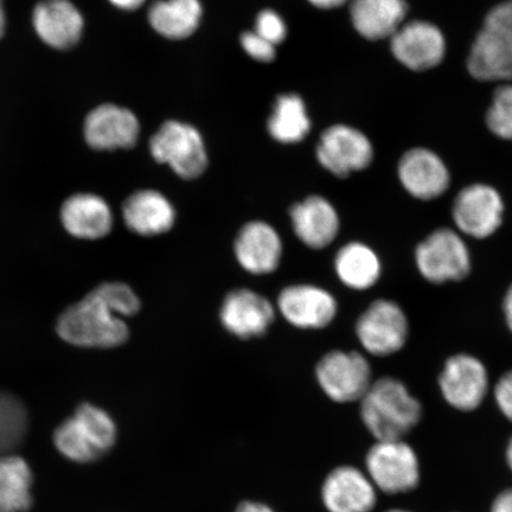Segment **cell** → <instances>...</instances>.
Wrapping results in <instances>:
<instances>
[{
  "label": "cell",
  "mask_w": 512,
  "mask_h": 512,
  "mask_svg": "<svg viewBox=\"0 0 512 512\" xmlns=\"http://www.w3.org/2000/svg\"><path fill=\"white\" fill-rule=\"evenodd\" d=\"M142 300L130 285L112 281L95 287L57 319L56 332L64 342L88 349H113L130 339L126 319L137 316Z\"/></svg>",
  "instance_id": "obj_1"
},
{
  "label": "cell",
  "mask_w": 512,
  "mask_h": 512,
  "mask_svg": "<svg viewBox=\"0 0 512 512\" xmlns=\"http://www.w3.org/2000/svg\"><path fill=\"white\" fill-rule=\"evenodd\" d=\"M364 427L375 440L405 439L420 424L424 408L401 380H374L360 402Z\"/></svg>",
  "instance_id": "obj_2"
},
{
  "label": "cell",
  "mask_w": 512,
  "mask_h": 512,
  "mask_svg": "<svg viewBox=\"0 0 512 512\" xmlns=\"http://www.w3.org/2000/svg\"><path fill=\"white\" fill-rule=\"evenodd\" d=\"M115 440L117 426L112 416L91 403H82L54 433L57 450L76 463H91L104 457Z\"/></svg>",
  "instance_id": "obj_3"
},
{
  "label": "cell",
  "mask_w": 512,
  "mask_h": 512,
  "mask_svg": "<svg viewBox=\"0 0 512 512\" xmlns=\"http://www.w3.org/2000/svg\"><path fill=\"white\" fill-rule=\"evenodd\" d=\"M317 386L338 405L360 402L374 382L373 367L363 351L332 349L315 367Z\"/></svg>",
  "instance_id": "obj_4"
},
{
  "label": "cell",
  "mask_w": 512,
  "mask_h": 512,
  "mask_svg": "<svg viewBox=\"0 0 512 512\" xmlns=\"http://www.w3.org/2000/svg\"><path fill=\"white\" fill-rule=\"evenodd\" d=\"M416 270L428 283H458L469 277L472 258L464 236L456 229L439 228L415 248Z\"/></svg>",
  "instance_id": "obj_5"
},
{
  "label": "cell",
  "mask_w": 512,
  "mask_h": 512,
  "mask_svg": "<svg viewBox=\"0 0 512 512\" xmlns=\"http://www.w3.org/2000/svg\"><path fill=\"white\" fill-rule=\"evenodd\" d=\"M366 469L377 491L386 495L411 494L421 482L418 453L405 439L375 440L367 453Z\"/></svg>",
  "instance_id": "obj_6"
},
{
  "label": "cell",
  "mask_w": 512,
  "mask_h": 512,
  "mask_svg": "<svg viewBox=\"0 0 512 512\" xmlns=\"http://www.w3.org/2000/svg\"><path fill=\"white\" fill-rule=\"evenodd\" d=\"M355 336L367 356L388 357L406 347L409 320L405 310L392 299L371 302L357 317Z\"/></svg>",
  "instance_id": "obj_7"
},
{
  "label": "cell",
  "mask_w": 512,
  "mask_h": 512,
  "mask_svg": "<svg viewBox=\"0 0 512 512\" xmlns=\"http://www.w3.org/2000/svg\"><path fill=\"white\" fill-rule=\"evenodd\" d=\"M274 304L278 317L299 331L328 329L339 315V302L335 293L315 283L284 286Z\"/></svg>",
  "instance_id": "obj_8"
},
{
  "label": "cell",
  "mask_w": 512,
  "mask_h": 512,
  "mask_svg": "<svg viewBox=\"0 0 512 512\" xmlns=\"http://www.w3.org/2000/svg\"><path fill=\"white\" fill-rule=\"evenodd\" d=\"M221 328L239 341L265 337L278 318L273 300L253 288L235 287L224 294L217 312Z\"/></svg>",
  "instance_id": "obj_9"
},
{
  "label": "cell",
  "mask_w": 512,
  "mask_h": 512,
  "mask_svg": "<svg viewBox=\"0 0 512 512\" xmlns=\"http://www.w3.org/2000/svg\"><path fill=\"white\" fill-rule=\"evenodd\" d=\"M156 162L169 165L178 177L196 179L207 170L208 156L203 138L191 125L166 121L150 140Z\"/></svg>",
  "instance_id": "obj_10"
},
{
  "label": "cell",
  "mask_w": 512,
  "mask_h": 512,
  "mask_svg": "<svg viewBox=\"0 0 512 512\" xmlns=\"http://www.w3.org/2000/svg\"><path fill=\"white\" fill-rule=\"evenodd\" d=\"M504 200L489 184L467 185L458 192L452 206V219L457 232L467 238L485 240L501 229Z\"/></svg>",
  "instance_id": "obj_11"
},
{
  "label": "cell",
  "mask_w": 512,
  "mask_h": 512,
  "mask_svg": "<svg viewBox=\"0 0 512 512\" xmlns=\"http://www.w3.org/2000/svg\"><path fill=\"white\" fill-rule=\"evenodd\" d=\"M234 260L252 277H270L283 265L285 242L279 230L264 220L248 221L236 233L232 246Z\"/></svg>",
  "instance_id": "obj_12"
},
{
  "label": "cell",
  "mask_w": 512,
  "mask_h": 512,
  "mask_svg": "<svg viewBox=\"0 0 512 512\" xmlns=\"http://www.w3.org/2000/svg\"><path fill=\"white\" fill-rule=\"evenodd\" d=\"M438 384L448 406L463 413L475 412L489 394V371L475 355L460 352L447 358Z\"/></svg>",
  "instance_id": "obj_13"
},
{
  "label": "cell",
  "mask_w": 512,
  "mask_h": 512,
  "mask_svg": "<svg viewBox=\"0 0 512 512\" xmlns=\"http://www.w3.org/2000/svg\"><path fill=\"white\" fill-rule=\"evenodd\" d=\"M373 157V145L366 134L347 125L329 127L317 146L319 163L339 178L366 170Z\"/></svg>",
  "instance_id": "obj_14"
},
{
  "label": "cell",
  "mask_w": 512,
  "mask_h": 512,
  "mask_svg": "<svg viewBox=\"0 0 512 512\" xmlns=\"http://www.w3.org/2000/svg\"><path fill=\"white\" fill-rule=\"evenodd\" d=\"M390 48L402 66L413 72H426L444 61L447 44L437 25L416 19L401 25L390 38Z\"/></svg>",
  "instance_id": "obj_15"
},
{
  "label": "cell",
  "mask_w": 512,
  "mask_h": 512,
  "mask_svg": "<svg viewBox=\"0 0 512 512\" xmlns=\"http://www.w3.org/2000/svg\"><path fill=\"white\" fill-rule=\"evenodd\" d=\"M291 229L296 239L313 252H322L337 241L341 216L328 198L312 195L290 208Z\"/></svg>",
  "instance_id": "obj_16"
},
{
  "label": "cell",
  "mask_w": 512,
  "mask_h": 512,
  "mask_svg": "<svg viewBox=\"0 0 512 512\" xmlns=\"http://www.w3.org/2000/svg\"><path fill=\"white\" fill-rule=\"evenodd\" d=\"M398 175L402 187L420 201L437 200L451 184L444 160L425 147H415L401 157Z\"/></svg>",
  "instance_id": "obj_17"
},
{
  "label": "cell",
  "mask_w": 512,
  "mask_h": 512,
  "mask_svg": "<svg viewBox=\"0 0 512 512\" xmlns=\"http://www.w3.org/2000/svg\"><path fill=\"white\" fill-rule=\"evenodd\" d=\"M83 133L93 150L131 149L138 142L140 125L136 114L127 108L105 104L87 115Z\"/></svg>",
  "instance_id": "obj_18"
},
{
  "label": "cell",
  "mask_w": 512,
  "mask_h": 512,
  "mask_svg": "<svg viewBox=\"0 0 512 512\" xmlns=\"http://www.w3.org/2000/svg\"><path fill=\"white\" fill-rule=\"evenodd\" d=\"M125 226L140 238H158L171 232L177 222V211L162 192L144 189L133 192L123 204Z\"/></svg>",
  "instance_id": "obj_19"
},
{
  "label": "cell",
  "mask_w": 512,
  "mask_h": 512,
  "mask_svg": "<svg viewBox=\"0 0 512 512\" xmlns=\"http://www.w3.org/2000/svg\"><path fill=\"white\" fill-rule=\"evenodd\" d=\"M32 25L47 46L68 50L81 40L85 21L70 0H42L32 12Z\"/></svg>",
  "instance_id": "obj_20"
},
{
  "label": "cell",
  "mask_w": 512,
  "mask_h": 512,
  "mask_svg": "<svg viewBox=\"0 0 512 512\" xmlns=\"http://www.w3.org/2000/svg\"><path fill=\"white\" fill-rule=\"evenodd\" d=\"M323 502L329 512H370L377 503V489L367 473L341 466L325 479Z\"/></svg>",
  "instance_id": "obj_21"
},
{
  "label": "cell",
  "mask_w": 512,
  "mask_h": 512,
  "mask_svg": "<svg viewBox=\"0 0 512 512\" xmlns=\"http://www.w3.org/2000/svg\"><path fill=\"white\" fill-rule=\"evenodd\" d=\"M337 280L354 292H366L380 283L383 264L379 253L360 240L345 242L332 261Z\"/></svg>",
  "instance_id": "obj_22"
},
{
  "label": "cell",
  "mask_w": 512,
  "mask_h": 512,
  "mask_svg": "<svg viewBox=\"0 0 512 512\" xmlns=\"http://www.w3.org/2000/svg\"><path fill=\"white\" fill-rule=\"evenodd\" d=\"M61 222L66 232L76 239H104L113 229L111 207L94 194H76L61 207Z\"/></svg>",
  "instance_id": "obj_23"
},
{
  "label": "cell",
  "mask_w": 512,
  "mask_h": 512,
  "mask_svg": "<svg viewBox=\"0 0 512 512\" xmlns=\"http://www.w3.org/2000/svg\"><path fill=\"white\" fill-rule=\"evenodd\" d=\"M406 0H351L352 25L368 41L392 38L406 22Z\"/></svg>",
  "instance_id": "obj_24"
},
{
  "label": "cell",
  "mask_w": 512,
  "mask_h": 512,
  "mask_svg": "<svg viewBox=\"0 0 512 512\" xmlns=\"http://www.w3.org/2000/svg\"><path fill=\"white\" fill-rule=\"evenodd\" d=\"M467 70L482 82L512 81V43L483 29L472 44Z\"/></svg>",
  "instance_id": "obj_25"
},
{
  "label": "cell",
  "mask_w": 512,
  "mask_h": 512,
  "mask_svg": "<svg viewBox=\"0 0 512 512\" xmlns=\"http://www.w3.org/2000/svg\"><path fill=\"white\" fill-rule=\"evenodd\" d=\"M203 14L200 0H158L147 14L153 30L169 40H184L197 30Z\"/></svg>",
  "instance_id": "obj_26"
},
{
  "label": "cell",
  "mask_w": 512,
  "mask_h": 512,
  "mask_svg": "<svg viewBox=\"0 0 512 512\" xmlns=\"http://www.w3.org/2000/svg\"><path fill=\"white\" fill-rule=\"evenodd\" d=\"M32 472L24 459L0 457V512H24L30 509Z\"/></svg>",
  "instance_id": "obj_27"
},
{
  "label": "cell",
  "mask_w": 512,
  "mask_h": 512,
  "mask_svg": "<svg viewBox=\"0 0 512 512\" xmlns=\"http://www.w3.org/2000/svg\"><path fill=\"white\" fill-rule=\"evenodd\" d=\"M311 123L302 98L297 94L279 96L268 120L271 136L283 144H296L309 134Z\"/></svg>",
  "instance_id": "obj_28"
},
{
  "label": "cell",
  "mask_w": 512,
  "mask_h": 512,
  "mask_svg": "<svg viewBox=\"0 0 512 512\" xmlns=\"http://www.w3.org/2000/svg\"><path fill=\"white\" fill-rule=\"evenodd\" d=\"M28 432V413L22 401L0 392V457L8 456L22 444Z\"/></svg>",
  "instance_id": "obj_29"
},
{
  "label": "cell",
  "mask_w": 512,
  "mask_h": 512,
  "mask_svg": "<svg viewBox=\"0 0 512 512\" xmlns=\"http://www.w3.org/2000/svg\"><path fill=\"white\" fill-rule=\"evenodd\" d=\"M486 125L496 137L512 140V86L503 85L496 89L492 104L486 112Z\"/></svg>",
  "instance_id": "obj_30"
},
{
  "label": "cell",
  "mask_w": 512,
  "mask_h": 512,
  "mask_svg": "<svg viewBox=\"0 0 512 512\" xmlns=\"http://www.w3.org/2000/svg\"><path fill=\"white\" fill-rule=\"evenodd\" d=\"M255 32L277 47L287 35L284 19L272 10L261 11L256 18Z\"/></svg>",
  "instance_id": "obj_31"
},
{
  "label": "cell",
  "mask_w": 512,
  "mask_h": 512,
  "mask_svg": "<svg viewBox=\"0 0 512 512\" xmlns=\"http://www.w3.org/2000/svg\"><path fill=\"white\" fill-rule=\"evenodd\" d=\"M483 29L512 43V0L491 9L485 17Z\"/></svg>",
  "instance_id": "obj_32"
},
{
  "label": "cell",
  "mask_w": 512,
  "mask_h": 512,
  "mask_svg": "<svg viewBox=\"0 0 512 512\" xmlns=\"http://www.w3.org/2000/svg\"><path fill=\"white\" fill-rule=\"evenodd\" d=\"M241 46L252 59L259 62H271L277 55L275 46L256 34L255 31L245 32L241 36Z\"/></svg>",
  "instance_id": "obj_33"
},
{
  "label": "cell",
  "mask_w": 512,
  "mask_h": 512,
  "mask_svg": "<svg viewBox=\"0 0 512 512\" xmlns=\"http://www.w3.org/2000/svg\"><path fill=\"white\" fill-rule=\"evenodd\" d=\"M498 411L512 424V369L499 377L494 387Z\"/></svg>",
  "instance_id": "obj_34"
},
{
  "label": "cell",
  "mask_w": 512,
  "mask_h": 512,
  "mask_svg": "<svg viewBox=\"0 0 512 512\" xmlns=\"http://www.w3.org/2000/svg\"><path fill=\"white\" fill-rule=\"evenodd\" d=\"M490 512H512V488L499 492L492 501Z\"/></svg>",
  "instance_id": "obj_35"
},
{
  "label": "cell",
  "mask_w": 512,
  "mask_h": 512,
  "mask_svg": "<svg viewBox=\"0 0 512 512\" xmlns=\"http://www.w3.org/2000/svg\"><path fill=\"white\" fill-rule=\"evenodd\" d=\"M503 315L505 324H507L509 331L512 334V284L509 286L503 299Z\"/></svg>",
  "instance_id": "obj_36"
},
{
  "label": "cell",
  "mask_w": 512,
  "mask_h": 512,
  "mask_svg": "<svg viewBox=\"0 0 512 512\" xmlns=\"http://www.w3.org/2000/svg\"><path fill=\"white\" fill-rule=\"evenodd\" d=\"M146 0H110V3L120 10L134 11L140 8Z\"/></svg>",
  "instance_id": "obj_37"
},
{
  "label": "cell",
  "mask_w": 512,
  "mask_h": 512,
  "mask_svg": "<svg viewBox=\"0 0 512 512\" xmlns=\"http://www.w3.org/2000/svg\"><path fill=\"white\" fill-rule=\"evenodd\" d=\"M235 512H274L267 505L255 502H245L239 505Z\"/></svg>",
  "instance_id": "obj_38"
},
{
  "label": "cell",
  "mask_w": 512,
  "mask_h": 512,
  "mask_svg": "<svg viewBox=\"0 0 512 512\" xmlns=\"http://www.w3.org/2000/svg\"><path fill=\"white\" fill-rule=\"evenodd\" d=\"M309 2L318 9L330 10L339 8V6L348 3L349 0H309Z\"/></svg>",
  "instance_id": "obj_39"
},
{
  "label": "cell",
  "mask_w": 512,
  "mask_h": 512,
  "mask_svg": "<svg viewBox=\"0 0 512 512\" xmlns=\"http://www.w3.org/2000/svg\"><path fill=\"white\" fill-rule=\"evenodd\" d=\"M6 28V16L4 9V2L0 0V38L3 37Z\"/></svg>",
  "instance_id": "obj_40"
},
{
  "label": "cell",
  "mask_w": 512,
  "mask_h": 512,
  "mask_svg": "<svg viewBox=\"0 0 512 512\" xmlns=\"http://www.w3.org/2000/svg\"><path fill=\"white\" fill-rule=\"evenodd\" d=\"M505 460H507V465L512 472V435L508 441L507 448H505Z\"/></svg>",
  "instance_id": "obj_41"
},
{
  "label": "cell",
  "mask_w": 512,
  "mask_h": 512,
  "mask_svg": "<svg viewBox=\"0 0 512 512\" xmlns=\"http://www.w3.org/2000/svg\"><path fill=\"white\" fill-rule=\"evenodd\" d=\"M384 512H413V511L407 510V509L396 508V509H390V510H387V511H384Z\"/></svg>",
  "instance_id": "obj_42"
}]
</instances>
